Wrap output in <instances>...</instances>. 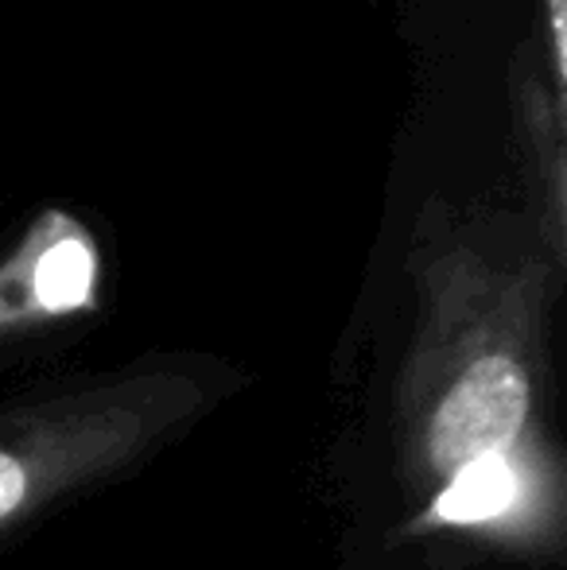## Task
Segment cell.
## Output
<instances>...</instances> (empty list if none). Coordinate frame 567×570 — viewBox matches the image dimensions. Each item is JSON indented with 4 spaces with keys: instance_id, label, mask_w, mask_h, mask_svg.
Segmentation results:
<instances>
[{
    "instance_id": "6da1fadb",
    "label": "cell",
    "mask_w": 567,
    "mask_h": 570,
    "mask_svg": "<svg viewBox=\"0 0 567 570\" xmlns=\"http://www.w3.org/2000/svg\"><path fill=\"white\" fill-rule=\"evenodd\" d=\"M195 396L164 389L86 396L43 415H20L0 435V528L47 504L55 493L133 458Z\"/></svg>"
},
{
    "instance_id": "7a4b0ae2",
    "label": "cell",
    "mask_w": 567,
    "mask_h": 570,
    "mask_svg": "<svg viewBox=\"0 0 567 570\" xmlns=\"http://www.w3.org/2000/svg\"><path fill=\"white\" fill-rule=\"evenodd\" d=\"M529 400V373L517 357L501 350L470 357L428 412L420 435L428 470L459 473L475 458L506 454L521 435Z\"/></svg>"
},
{
    "instance_id": "3957f363",
    "label": "cell",
    "mask_w": 567,
    "mask_h": 570,
    "mask_svg": "<svg viewBox=\"0 0 567 570\" xmlns=\"http://www.w3.org/2000/svg\"><path fill=\"white\" fill-rule=\"evenodd\" d=\"M517 493V473L506 462V454H486L451 473L447 489L436 501V517L447 524H478L514 504Z\"/></svg>"
},
{
    "instance_id": "277c9868",
    "label": "cell",
    "mask_w": 567,
    "mask_h": 570,
    "mask_svg": "<svg viewBox=\"0 0 567 570\" xmlns=\"http://www.w3.org/2000/svg\"><path fill=\"white\" fill-rule=\"evenodd\" d=\"M94 292V253L82 237H62L36 264V299L43 311L86 307Z\"/></svg>"
}]
</instances>
